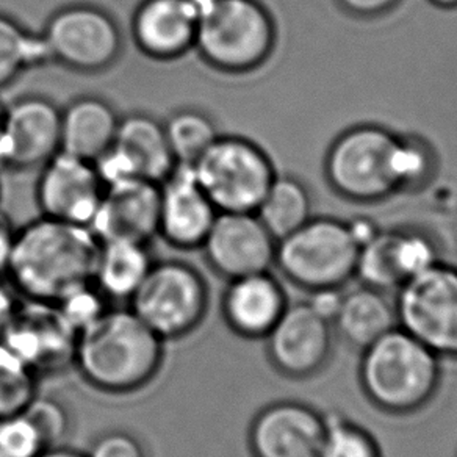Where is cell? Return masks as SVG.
Wrapping results in <instances>:
<instances>
[{
	"instance_id": "1",
	"label": "cell",
	"mask_w": 457,
	"mask_h": 457,
	"mask_svg": "<svg viewBox=\"0 0 457 457\" xmlns=\"http://www.w3.org/2000/svg\"><path fill=\"white\" fill-rule=\"evenodd\" d=\"M99 246L91 228L39 215L16 228L7 276L24 298L58 304L95 284Z\"/></svg>"
},
{
	"instance_id": "2",
	"label": "cell",
	"mask_w": 457,
	"mask_h": 457,
	"mask_svg": "<svg viewBox=\"0 0 457 457\" xmlns=\"http://www.w3.org/2000/svg\"><path fill=\"white\" fill-rule=\"evenodd\" d=\"M163 342L134 311H105L79 332L74 363L97 390L129 394L159 373Z\"/></svg>"
},
{
	"instance_id": "3",
	"label": "cell",
	"mask_w": 457,
	"mask_h": 457,
	"mask_svg": "<svg viewBox=\"0 0 457 457\" xmlns=\"http://www.w3.org/2000/svg\"><path fill=\"white\" fill-rule=\"evenodd\" d=\"M440 378V357L400 326L362 351L361 387L382 412H419L437 395Z\"/></svg>"
},
{
	"instance_id": "4",
	"label": "cell",
	"mask_w": 457,
	"mask_h": 457,
	"mask_svg": "<svg viewBox=\"0 0 457 457\" xmlns=\"http://www.w3.org/2000/svg\"><path fill=\"white\" fill-rule=\"evenodd\" d=\"M278 29L261 0H216L199 14L195 51L212 70L242 76L273 55Z\"/></svg>"
},
{
	"instance_id": "5",
	"label": "cell",
	"mask_w": 457,
	"mask_h": 457,
	"mask_svg": "<svg viewBox=\"0 0 457 457\" xmlns=\"http://www.w3.org/2000/svg\"><path fill=\"white\" fill-rule=\"evenodd\" d=\"M359 243L350 222L311 218L276 246L274 265L295 286L307 292L343 288L356 276Z\"/></svg>"
},
{
	"instance_id": "6",
	"label": "cell",
	"mask_w": 457,
	"mask_h": 457,
	"mask_svg": "<svg viewBox=\"0 0 457 457\" xmlns=\"http://www.w3.org/2000/svg\"><path fill=\"white\" fill-rule=\"evenodd\" d=\"M396 141L398 134L376 124L343 132L324 162L330 187L351 203H379L398 195L394 165Z\"/></svg>"
},
{
	"instance_id": "7",
	"label": "cell",
	"mask_w": 457,
	"mask_h": 457,
	"mask_svg": "<svg viewBox=\"0 0 457 457\" xmlns=\"http://www.w3.org/2000/svg\"><path fill=\"white\" fill-rule=\"evenodd\" d=\"M191 168L220 213H255L278 176L267 151L240 135H220Z\"/></svg>"
},
{
	"instance_id": "8",
	"label": "cell",
	"mask_w": 457,
	"mask_h": 457,
	"mask_svg": "<svg viewBox=\"0 0 457 457\" xmlns=\"http://www.w3.org/2000/svg\"><path fill=\"white\" fill-rule=\"evenodd\" d=\"M49 63L79 74H99L118 63L124 51L121 27L93 4L58 8L41 32Z\"/></svg>"
},
{
	"instance_id": "9",
	"label": "cell",
	"mask_w": 457,
	"mask_h": 457,
	"mask_svg": "<svg viewBox=\"0 0 457 457\" xmlns=\"http://www.w3.org/2000/svg\"><path fill=\"white\" fill-rule=\"evenodd\" d=\"M132 311L163 340L190 334L201 324L209 290L203 274L182 261L154 262L135 292Z\"/></svg>"
},
{
	"instance_id": "10",
	"label": "cell",
	"mask_w": 457,
	"mask_h": 457,
	"mask_svg": "<svg viewBox=\"0 0 457 457\" xmlns=\"http://www.w3.org/2000/svg\"><path fill=\"white\" fill-rule=\"evenodd\" d=\"M401 329L436 353L457 361V268L440 262L396 290Z\"/></svg>"
},
{
	"instance_id": "11",
	"label": "cell",
	"mask_w": 457,
	"mask_h": 457,
	"mask_svg": "<svg viewBox=\"0 0 457 457\" xmlns=\"http://www.w3.org/2000/svg\"><path fill=\"white\" fill-rule=\"evenodd\" d=\"M77 336L57 304L24 298L0 340L38 376L74 363Z\"/></svg>"
},
{
	"instance_id": "12",
	"label": "cell",
	"mask_w": 457,
	"mask_h": 457,
	"mask_svg": "<svg viewBox=\"0 0 457 457\" xmlns=\"http://www.w3.org/2000/svg\"><path fill=\"white\" fill-rule=\"evenodd\" d=\"M62 108L41 95L21 96L5 105L0 128V170H39L60 153Z\"/></svg>"
},
{
	"instance_id": "13",
	"label": "cell",
	"mask_w": 457,
	"mask_h": 457,
	"mask_svg": "<svg viewBox=\"0 0 457 457\" xmlns=\"http://www.w3.org/2000/svg\"><path fill=\"white\" fill-rule=\"evenodd\" d=\"M105 185L95 163L71 154H55L39 168L35 201L39 215L91 228Z\"/></svg>"
},
{
	"instance_id": "14",
	"label": "cell",
	"mask_w": 457,
	"mask_h": 457,
	"mask_svg": "<svg viewBox=\"0 0 457 457\" xmlns=\"http://www.w3.org/2000/svg\"><path fill=\"white\" fill-rule=\"evenodd\" d=\"M276 246L278 240L255 213L221 212L201 249L210 267L232 280L270 271Z\"/></svg>"
},
{
	"instance_id": "15",
	"label": "cell",
	"mask_w": 457,
	"mask_h": 457,
	"mask_svg": "<svg viewBox=\"0 0 457 457\" xmlns=\"http://www.w3.org/2000/svg\"><path fill=\"white\" fill-rule=\"evenodd\" d=\"M265 338L274 367L288 378L305 379L318 375L329 362L334 326L307 303H296L287 304Z\"/></svg>"
},
{
	"instance_id": "16",
	"label": "cell",
	"mask_w": 457,
	"mask_h": 457,
	"mask_svg": "<svg viewBox=\"0 0 457 457\" xmlns=\"http://www.w3.org/2000/svg\"><path fill=\"white\" fill-rule=\"evenodd\" d=\"M159 234L172 248H203L218 216L191 166L178 165L160 182Z\"/></svg>"
},
{
	"instance_id": "17",
	"label": "cell",
	"mask_w": 457,
	"mask_h": 457,
	"mask_svg": "<svg viewBox=\"0 0 457 457\" xmlns=\"http://www.w3.org/2000/svg\"><path fill=\"white\" fill-rule=\"evenodd\" d=\"M199 14L190 0H141L130 35L145 57L174 62L195 51Z\"/></svg>"
},
{
	"instance_id": "18",
	"label": "cell",
	"mask_w": 457,
	"mask_h": 457,
	"mask_svg": "<svg viewBox=\"0 0 457 457\" xmlns=\"http://www.w3.org/2000/svg\"><path fill=\"white\" fill-rule=\"evenodd\" d=\"M326 420L303 403H278L262 411L249 432L254 457H318Z\"/></svg>"
},
{
	"instance_id": "19",
	"label": "cell",
	"mask_w": 457,
	"mask_h": 457,
	"mask_svg": "<svg viewBox=\"0 0 457 457\" xmlns=\"http://www.w3.org/2000/svg\"><path fill=\"white\" fill-rule=\"evenodd\" d=\"M160 184L132 180L105 188L91 222L99 242L149 243L159 234Z\"/></svg>"
},
{
	"instance_id": "20",
	"label": "cell",
	"mask_w": 457,
	"mask_h": 457,
	"mask_svg": "<svg viewBox=\"0 0 457 457\" xmlns=\"http://www.w3.org/2000/svg\"><path fill=\"white\" fill-rule=\"evenodd\" d=\"M287 304L284 288L267 271L230 280L222 299V311L237 334L246 338H265Z\"/></svg>"
},
{
	"instance_id": "21",
	"label": "cell",
	"mask_w": 457,
	"mask_h": 457,
	"mask_svg": "<svg viewBox=\"0 0 457 457\" xmlns=\"http://www.w3.org/2000/svg\"><path fill=\"white\" fill-rule=\"evenodd\" d=\"M121 116L99 96H79L62 108L60 151L96 162L113 146Z\"/></svg>"
},
{
	"instance_id": "22",
	"label": "cell",
	"mask_w": 457,
	"mask_h": 457,
	"mask_svg": "<svg viewBox=\"0 0 457 457\" xmlns=\"http://www.w3.org/2000/svg\"><path fill=\"white\" fill-rule=\"evenodd\" d=\"M113 146L137 178L160 184L178 166L166 138L163 121L143 112L122 116Z\"/></svg>"
},
{
	"instance_id": "23",
	"label": "cell",
	"mask_w": 457,
	"mask_h": 457,
	"mask_svg": "<svg viewBox=\"0 0 457 457\" xmlns=\"http://www.w3.org/2000/svg\"><path fill=\"white\" fill-rule=\"evenodd\" d=\"M332 326L343 342L363 351L387 332L398 328L394 301L387 293L361 286L343 293L342 304Z\"/></svg>"
},
{
	"instance_id": "24",
	"label": "cell",
	"mask_w": 457,
	"mask_h": 457,
	"mask_svg": "<svg viewBox=\"0 0 457 457\" xmlns=\"http://www.w3.org/2000/svg\"><path fill=\"white\" fill-rule=\"evenodd\" d=\"M149 243L130 240L101 242L96 261L95 286L112 299H130L153 268Z\"/></svg>"
},
{
	"instance_id": "25",
	"label": "cell",
	"mask_w": 457,
	"mask_h": 457,
	"mask_svg": "<svg viewBox=\"0 0 457 457\" xmlns=\"http://www.w3.org/2000/svg\"><path fill=\"white\" fill-rule=\"evenodd\" d=\"M255 215L279 242L311 220V195L298 179L278 174L255 210Z\"/></svg>"
},
{
	"instance_id": "26",
	"label": "cell",
	"mask_w": 457,
	"mask_h": 457,
	"mask_svg": "<svg viewBox=\"0 0 457 457\" xmlns=\"http://www.w3.org/2000/svg\"><path fill=\"white\" fill-rule=\"evenodd\" d=\"M49 63L45 39L10 14L0 13V91L26 71Z\"/></svg>"
},
{
	"instance_id": "27",
	"label": "cell",
	"mask_w": 457,
	"mask_h": 457,
	"mask_svg": "<svg viewBox=\"0 0 457 457\" xmlns=\"http://www.w3.org/2000/svg\"><path fill=\"white\" fill-rule=\"evenodd\" d=\"M163 126L172 157L180 166L195 165L221 135L213 118L199 108L174 110Z\"/></svg>"
},
{
	"instance_id": "28",
	"label": "cell",
	"mask_w": 457,
	"mask_h": 457,
	"mask_svg": "<svg viewBox=\"0 0 457 457\" xmlns=\"http://www.w3.org/2000/svg\"><path fill=\"white\" fill-rule=\"evenodd\" d=\"M356 276L362 286L381 292H396L403 286L394 254V228L379 230L359 249Z\"/></svg>"
},
{
	"instance_id": "29",
	"label": "cell",
	"mask_w": 457,
	"mask_h": 457,
	"mask_svg": "<svg viewBox=\"0 0 457 457\" xmlns=\"http://www.w3.org/2000/svg\"><path fill=\"white\" fill-rule=\"evenodd\" d=\"M37 396V375L0 340V419L24 412Z\"/></svg>"
},
{
	"instance_id": "30",
	"label": "cell",
	"mask_w": 457,
	"mask_h": 457,
	"mask_svg": "<svg viewBox=\"0 0 457 457\" xmlns=\"http://www.w3.org/2000/svg\"><path fill=\"white\" fill-rule=\"evenodd\" d=\"M326 431L318 457H382L376 438L338 413L324 415Z\"/></svg>"
},
{
	"instance_id": "31",
	"label": "cell",
	"mask_w": 457,
	"mask_h": 457,
	"mask_svg": "<svg viewBox=\"0 0 457 457\" xmlns=\"http://www.w3.org/2000/svg\"><path fill=\"white\" fill-rule=\"evenodd\" d=\"M394 251L403 284L442 262L437 242L419 228H394Z\"/></svg>"
},
{
	"instance_id": "32",
	"label": "cell",
	"mask_w": 457,
	"mask_h": 457,
	"mask_svg": "<svg viewBox=\"0 0 457 457\" xmlns=\"http://www.w3.org/2000/svg\"><path fill=\"white\" fill-rule=\"evenodd\" d=\"M394 165L400 193L412 191L426 184L434 171L436 157L425 141L417 137L398 135Z\"/></svg>"
},
{
	"instance_id": "33",
	"label": "cell",
	"mask_w": 457,
	"mask_h": 457,
	"mask_svg": "<svg viewBox=\"0 0 457 457\" xmlns=\"http://www.w3.org/2000/svg\"><path fill=\"white\" fill-rule=\"evenodd\" d=\"M46 450L38 428L26 413L0 419V456L38 457Z\"/></svg>"
},
{
	"instance_id": "34",
	"label": "cell",
	"mask_w": 457,
	"mask_h": 457,
	"mask_svg": "<svg viewBox=\"0 0 457 457\" xmlns=\"http://www.w3.org/2000/svg\"><path fill=\"white\" fill-rule=\"evenodd\" d=\"M24 413L38 428L47 450L54 446H60V442L63 440L70 428L68 413L60 403L49 398L35 396L32 403L24 409Z\"/></svg>"
},
{
	"instance_id": "35",
	"label": "cell",
	"mask_w": 457,
	"mask_h": 457,
	"mask_svg": "<svg viewBox=\"0 0 457 457\" xmlns=\"http://www.w3.org/2000/svg\"><path fill=\"white\" fill-rule=\"evenodd\" d=\"M104 299L105 296L93 284V286L83 287V288L71 293L57 305L60 312L63 313V317L68 320V323L77 332H80L107 311L104 304Z\"/></svg>"
},
{
	"instance_id": "36",
	"label": "cell",
	"mask_w": 457,
	"mask_h": 457,
	"mask_svg": "<svg viewBox=\"0 0 457 457\" xmlns=\"http://www.w3.org/2000/svg\"><path fill=\"white\" fill-rule=\"evenodd\" d=\"M88 457H146L140 442L124 432H112L99 438Z\"/></svg>"
},
{
	"instance_id": "37",
	"label": "cell",
	"mask_w": 457,
	"mask_h": 457,
	"mask_svg": "<svg viewBox=\"0 0 457 457\" xmlns=\"http://www.w3.org/2000/svg\"><path fill=\"white\" fill-rule=\"evenodd\" d=\"M342 288H320L311 292V298L307 304L311 305L313 312H317L320 317L328 320L329 323H334L340 304L343 299Z\"/></svg>"
},
{
	"instance_id": "38",
	"label": "cell",
	"mask_w": 457,
	"mask_h": 457,
	"mask_svg": "<svg viewBox=\"0 0 457 457\" xmlns=\"http://www.w3.org/2000/svg\"><path fill=\"white\" fill-rule=\"evenodd\" d=\"M401 0H338L346 12L356 16H379L392 12Z\"/></svg>"
},
{
	"instance_id": "39",
	"label": "cell",
	"mask_w": 457,
	"mask_h": 457,
	"mask_svg": "<svg viewBox=\"0 0 457 457\" xmlns=\"http://www.w3.org/2000/svg\"><path fill=\"white\" fill-rule=\"evenodd\" d=\"M16 228L12 226L5 216L0 213V278L7 276L8 265L13 251Z\"/></svg>"
},
{
	"instance_id": "40",
	"label": "cell",
	"mask_w": 457,
	"mask_h": 457,
	"mask_svg": "<svg viewBox=\"0 0 457 457\" xmlns=\"http://www.w3.org/2000/svg\"><path fill=\"white\" fill-rule=\"evenodd\" d=\"M16 293L18 292L14 290L13 286H8L0 280V336L12 321L16 307L20 304Z\"/></svg>"
},
{
	"instance_id": "41",
	"label": "cell",
	"mask_w": 457,
	"mask_h": 457,
	"mask_svg": "<svg viewBox=\"0 0 457 457\" xmlns=\"http://www.w3.org/2000/svg\"><path fill=\"white\" fill-rule=\"evenodd\" d=\"M38 457H88L79 453L76 450H70V448H62V446H54L49 450L43 451Z\"/></svg>"
},
{
	"instance_id": "42",
	"label": "cell",
	"mask_w": 457,
	"mask_h": 457,
	"mask_svg": "<svg viewBox=\"0 0 457 457\" xmlns=\"http://www.w3.org/2000/svg\"><path fill=\"white\" fill-rule=\"evenodd\" d=\"M432 5L440 8H456L457 0H429Z\"/></svg>"
},
{
	"instance_id": "43",
	"label": "cell",
	"mask_w": 457,
	"mask_h": 457,
	"mask_svg": "<svg viewBox=\"0 0 457 457\" xmlns=\"http://www.w3.org/2000/svg\"><path fill=\"white\" fill-rule=\"evenodd\" d=\"M191 4L197 7L199 12H203L204 8L210 7L212 4H215L216 0H190Z\"/></svg>"
},
{
	"instance_id": "44",
	"label": "cell",
	"mask_w": 457,
	"mask_h": 457,
	"mask_svg": "<svg viewBox=\"0 0 457 457\" xmlns=\"http://www.w3.org/2000/svg\"><path fill=\"white\" fill-rule=\"evenodd\" d=\"M4 112H5V104L0 101V128H2V120H4Z\"/></svg>"
},
{
	"instance_id": "45",
	"label": "cell",
	"mask_w": 457,
	"mask_h": 457,
	"mask_svg": "<svg viewBox=\"0 0 457 457\" xmlns=\"http://www.w3.org/2000/svg\"><path fill=\"white\" fill-rule=\"evenodd\" d=\"M0 196H2V185H0Z\"/></svg>"
},
{
	"instance_id": "46",
	"label": "cell",
	"mask_w": 457,
	"mask_h": 457,
	"mask_svg": "<svg viewBox=\"0 0 457 457\" xmlns=\"http://www.w3.org/2000/svg\"><path fill=\"white\" fill-rule=\"evenodd\" d=\"M456 268H457V265H456Z\"/></svg>"
},
{
	"instance_id": "47",
	"label": "cell",
	"mask_w": 457,
	"mask_h": 457,
	"mask_svg": "<svg viewBox=\"0 0 457 457\" xmlns=\"http://www.w3.org/2000/svg\"><path fill=\"white\" fill-rule=\"evenodd\" d=\"M0 457H2V456H0Z\"/></svg>"
}]
</instances>
